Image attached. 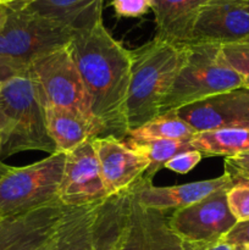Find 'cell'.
Masks as SVG:
<instances>
[{"mask_svg": "<svg viewBox=\"0 0 249 250\" xmlns=\"http://www.w3.org/2000/svg\"><path fill=\"white\" fill-rule=\"evenodd\" d=\"M70 48L102 136L111 134L124 139L128 133L127 97L131 82V51L109 33L104 22L73 34Z\"/></svg>", "mask_w": 249, "mask_h": 250, "instance_id": "6da1fadb", "label": "cell"}, {"mask_svg": "<svg viewBox=\"0 0 249 250\" xmlns=\"http://www.w3.org/2000/svg\"><path fill=\"white\" fill-rule=\"evenodd\" d=\"M131 82L127 97L128 132L160 115L164 100L180 70L182 45L154 38L131 50Z\"/></svg>", "mask_w": 249, "mask_h": 250, "instance_id": "7a4b0ae2", "label": "cell"}, {"mask_svg": "<svg viewBox=\"0 0 249 250\" xmlns=\"http://www.w3.org/2000/svg\"><path fill=\"white\" fill-rule=\"evenodd\" d=\"M182 61L160 114L175 111L212 95L244 87L246 80L221 54V46L208 43H185Z\"/></svg>", "mask_w": 249, "mask_h": 250, "instance_id": "3957f363", "label": "cell"}, {"mask_svg": "<svg viewBox=\"0 0 249 250\" xmlns=\"http://www.w3.org/2000/svg\"><path fill=\"white\" fill-rule=\"evenodd\" d=\"M0 103L10 122L2 136L1 155L26 150L56 153L46 129L44 105L28 70L0 87Z\"/></svg>", "mask_w": 249, "mask_h": 250, "instance_id": "277c9868", "label": "cell"}, {"mask_svg": "<svg viewBox=\"0 0 249 250\" xmlns=\"http://www.w3.org/2000/svg\"><path fill=\"white\" fill-rule=\"evenodd\" d=\"M127 192L94 204L66 207L55 231L37 250H111Z\"/></svg>", "mask_w": 249, "mask_h": 250, "instance_id": "5b68a950", "label": "cell"}, {"mask_svg": "<svg viewBox=\"0 0 249 250\" xmlns=\"http://www.w3.org/2000/svg\"><path fill=\"white\" fill-rule=\"evenodd\" d=\"M73 32L23 7H7L0 28V58L27 70L33 61L71 43Z\"/></svg>", "mask_w": 249, "mask_h": 250, "instance_id": "8992f818", "label": "cell"}, {"mask_svg": "<svg viewBox=\"0 0 249 250\" xmlns=\"http://www.w3.org/2000/svg\"><path fill=\"white\" fill-rule=\"evenodd\" d=\"M65 155L56 151L23 167H7L0 176V217L31 211L59 200Z\"/></svg>", "mask_w": 249, "mask_h": 250, "instance_id": "52a82bcc", "label": "cell"}, {"mask_svg": "<svg viewBox=\"0 0 249 250\" xmlns=\"http://www.w3.org/2000/svg\"><path fill=\"white\" fill-rule=\"evenodd\" d=\"M27 70L44 106L71 109L99 126L92 112L89 95L73 60L70 44L37 59Z\"/></svg>", "mask_w": 249, "mask_h": 250, "instance_id": "ba28073f", "label": "cell"}, {"mask_svg": "<svg viewBox=\"0 0 249 250\" xmlns=\"http://www.w3.org/2000/svg\"><path fill=\"white\" fill-rule=\"evenodd\" d=\"M182 241L168 225L166 211L143 208L128 189L111 250H181Z\"/></svg>", "mask_w": 249, "mask_h": 250, "instance_id": "9c48e42d", "label": "cell"}, {"mask_svg": "<svg viewBox=\"0 0 249 250\" xmlns=\"http://www.w3.org/2000/svg\"><path fill=\"white\" fill-rule=\"evenodd\" d=\"M221 188L192 205L173 210L168 225L182 242L215 243L225 238L237 220L227 204V190Z\"/></svg>", "mask_w": 249, "mask_h": 250, "instance_id": "30bf717a", "label": "cell"}, {"mask_svg": "<svg viewBox=\"0 0 249 250\" xmlns=\"http://www.w3.org/2000/svg\"><path fill=\"white\" fill-rule=\"evenodd\" d=\"M92 141L66 153L58 193L59 202L65 207H83L107 198Z\"/></svg>", "mask_w": 249, "mask_h": 250, "instance_id": "8fae6325", "label": "cell"}, {"mask_svg": "<svg viewBox=\"0 0 249 250\" xmlns=\"http://www.w3.org/2000/svg\"><path fill=\"white\" fill-rule=\"evenodd\" d=\"M246 0H210L199 11L188 43L215 45L249 43V12Z\"/></svg>", "mask_w": 249, "mask_h": 250, "instance_id": "7c38bea8", "label": "cell"}, {"mask_svg": "<svg viewBox=\"0 0 249 250\" xmlns=\"http://www.w3.org/2000/svg\"><path fill=\"white\" fill-rule=\"evenodd\" d=\"M195 132L249 128V88L241 87L175 110Z\"/></svg>", "mask_w": 249, "mask_h": 250, "instance_id": "4fadbf2b", "label": "cell"}, {"mask_svg": "<svg viewBox=\"0 0 249 250\" xmlns=\"http://www.w3.org/2000/svg\"><path fill=\"white\" fill-rule=\"evenodd\" d=\"M92 142L107 197L129 189L148 168V159L129 148L124 139L109 134Z\"/></svg>", "mask_w": 249, "mask_h": 250, "instance_id": "5bb4252c", "label": "cell"}, {"mask_svg": "<svg viewBox=\"0 0 249 250\" xmlns=\"http://www.w3.org/2000/svg\"><path fill=\"white\" fill-rule=\"evenodd\" d=\"M65 209L56 200L31 211L0 217V250H37L55 231Z\"/></svg>", "mask_w": 249, "mask_h": 250, "instance_id": "9a60e30c", "label": "cell"}, {"mask_svg": "<svg viewBox=\"0 0 249 250\" xmlns=\"http://www.w3.org/2000/svg\"><path fill=\"white\" fill-rule=\"evenodd\" d=\"M232 186L233 182L231 178L224 173L220 177L212 180L171 187H155L153 183H144L138 180L133 185V190L137 202L143 208L159 211H168L194 204L214 193L215 190L231 188Z\"/></svg>", "mask_w": 249, "mask_h": 250, "instance_id": "2e32d148", "label": "cell"}, {"mask_svg": "<svg viewBox=\"0 0 249 250\" xmlns=\"http://www.w3.org/2000/svg\"><path fill=\"white\" fill-rule=\"evenodd\" d=\"M12 7H23L78 33L103 22L104 0H27Z\"/></svg>", "mask_w": 249, "mask_h": 250, "instance_id": "e0dca14e", "label": "cell"}, {"mask_svg": "<svg viewBox=\"0 0 249 250\" xmlns=\"http://www.w3.org/2000/svg\"><path fill=\"white\" fill-rule=\"evenodd\" d=\"M210 0H153L156 33L154 38L167 43L189 42L195 17Z\"/></svg>", "mask_w": 249, "mask_h": 250, "instance_id": "ac0fdd59", "label": "cell"}, {"mask_svg": "<svg viewBox=\"0 0 249 250\" xmlns=\"http://www.w3.org/2000/svg\"><path fill=\"white\" fill-rule=\"evenodd\" d=\"M45 124L56 151L68 153L87 141L102 136V129L92 120L71 109L44 106Z\"/></svg>", "mask_w": 249, "mask_h": 250, "instance_id": "d6986e66", "label": "cell"}, {"mask_svg": "<svg viewBox=\"0 0 249 250\" xmlns=\"http://www.w3.org/2000/svg\"><path fill=\"white\" fill-rule=\"evenodd\" d=\"M190 144L203 156L229 158L249 150V128H221L198 132L190 138Z\"/></svg>", "mask_w": 249, "mask_h": 250, "instance_id": "ffe728a7", "label": "cell"}, {"mask_svg": "<svg viewBox=\"0 0 249 250\" xmlns=\"http://www.w3.org/2000/svg\"><path fill=\"white\" fill-rule=\"evenodd\" d=\"M126 144L149 160V166L139 180L144 183H151L156 173L166 166V164L182 151L193 150L189 141L180 139H150L136 141L127 137Z\"/></svg>", "mask_w": 249, "mask_h": 250, "instance_id": "44dd1931", "label": "cell"}, {"mask_svg": "<svg viewBox=\"0 0 249 250\" xmlns=\"http://www.w3.org/2000/svg\"><path fill=\"white\" fill-rule=\"evenodd\" d=\"M197 132L183 120L177 116L176 111H168L158 115L138 128L129 131L127 137L136 141L150 139H180L189 141Z\"/></svg>", "mask_w": 249, "mask_h": 250, "instance_id": "7402d4cb", "label": "cell"}, {"mask_svg": "<svg viewBox=\"0 0 249 250\" xmlns=\"http://www.w3.org/2000/svg\"><path fill=\"white\" fill-rule=\"evenodd\" d=\"M224 60L246 80L244 87L249 88V43L229 44L221 46Z\"/></svg>", "mask_w": 249, "mask_h": 250, "instance_id": "603a6c76", "label": "cell"}, {"mask_svg": "<svg viewBox=\"0 0 249 250\" xmlns=\"http://www.w3.org/2000/svg\"><path fill=\"white\" fill-rule=\"evenodd\" d=\"M227 204L237 222L249 220V183H236L227 190Z\"/></svg>", "mask_w": 249, "mask_h": 250, "instance_id": "cb8c5ba5", "label": "cell"}, {"mask_svg": "<svg viewBox=\"0 0 249 250\" xmlns=\"http://www.w3.org/2000/svg\"><path fill=\"white\" fill-rule=\"evenodd\" d=\"M115 15L124 19H137L153 11V0H111Z\"/></svg>", "mask_w": 249, "mask_h": 250, "instance_id": "d4e9b609", "label": "cell"}, {"mask_svg": "<svg viewBox=\"0 0 249 250\" xmlns=\"http://www.w3.org/2000/svg\"><path fill=\"white\" fill-rule=\"evenodd\" d=\"M225 175L231 178L233 185L249 183V150L225 159Z\"/></svg>", "mask_w": 249, "mask_h": 250, "instance_id": "484cf974", "label": "cell"}, {"mask_svg": "<svg viewBox=\"0 0 249 250\" xmlns=\"http://www.w3.org/2000/svg\"><path fill=\"white\" fill-rule=\"evenodd\" d=\"M202 158L203 154L199 153L198 150H194V149H193V150L182 151V153L173 156V158L166 164L165 167L173 171V172L180 173V175H186V173L192 171L193 168L199 164Z\"/></svg>", "mask_w": 249, "mask_h": 250, "instance_id": "4316f807", "label": "cell"}, {"mask_svg": "<svg viewBox=\"0 0 249 250\" xmlns=\"http://www.w3.org/2000/svg\"><path fill=\"white\" fill-rule=\"evenodd\" d=\"M222 241L229 246H241V244L249 246V220L237 222L236 226L225 236Z\"/></svg>", "mask_w": 249, "mask_h": 250, "instance_id": "83f0119b", "label": "cell"}, {"mask_svg": "<svg viewBox=\"0 0 249 250\" xmlns=\"http://www.w3.org/2000/svg\"><path fill=\"white\" fill-rule=\"evenodd\" d=\"M24 71L27 70H22L21 67L15 65L11 61L0 58V87H2L5 83L11 81L12 78H15L16 76L21 75Z\"/></svg>", "mask_w": 249, "mask_h": 250, "instance_id": "f1b7e54d", "label": "cell"}, {"mask_svg": "<svg viewBox=\"0 0 249 250\" xmlns=\"http://www.w3.org/2000/svg\"><path fill=\"white\" fill-rule=\"evenodd\" d=\"M181 250H233V247L225 243L224 241L215 242V243H189L182 242Z\"/></svg>", "mask_w": 249, "mask_h": 250, "instance_id": "f546056e", "label": "cell"}, {"mask_svg": "<svg viewBox=\"0 0 249 250\" xmlns=\"http://www.w3.org/2000/svg\"><path fill=\"white\" fill-rule=\"evenodd\" d=\"M9 119H7L6 115H5L4 109H2L1 106V103H0V133H1V136H4V134L9 131Z\"/></svg>", "mask_w": 249, "mask_h": 250, "instance_id": "4dcf8cb0", "label": "cell"}, {"mask_svg": "<svg viewBox=\"0 0 249 250\" xmlns=\"http://www.w3.org/2000/svg\"><path fill=\"white\" fill-rule=\"evenodd\" d=\"M24 1H27V0H0V6L12 7V6H16V5L22 4V2Z\"/></svg>", "mask_w": 249, "mask_h": 250, "instance_id": "1f68e13d", "label": "cell"}, {"mask_svg": "<svg viewBox=\"0 0 249 250\" xmlns=\"http://www.w3.org/2000/svg\"><path fill=\"white\" fill-rule=\"evenodd\" d=\"M6 16H7V7L0 6V28H1V26L4 24Z\"/></svg>", "mask_w": 249, "mask_h": 250, "instance_id": "d6a6232c", "label": "cell"}, {"mask_svg": "<svg viewBox=\"0 0 249 250\" xmlns=\"http://www.w3.org/2000/svg\"><path fill=\"white\" fill-rule=\"evenodd\" d=\"M233 250H249V246L247 244H241V246H232Z\"/></svg>", "mask_w": 249, "mask_h": 250, "instance_id": "836d02e7", "label": "cell"}, {"mask_svg": "<svg viewBox=\"0 0 249 250\" xmlns=\"http://www.w3.org/2000/svg\"><path fill=\"white\" fill-rule=\"evenodd\" d=\"M2 153V136L1 133H0V155H1Z\"/></svg>", "mask_w": 249, "mask_h": 250, "instance_id": "e575fe53", "label": "cell"}, {"mask_svg": "<svg viewBox=\"0 0 249 250\" xmlns=\"http://www.w3.org/2000/svg\"><path fill=\"white\" fill-rule=\"evenodd\" d=\"M244 7H246L247 11L249 12V0H246V1H244Z\"/></svg>", "mask_w": 249, "mask_h": 250, "instance_id": "d590c367", "label": "cell"}]
</instances>
